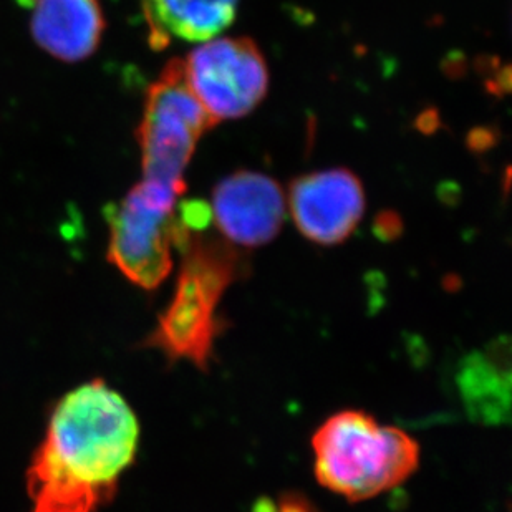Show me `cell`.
<instances>
[{
	"mask_svg": "<svg viewBox=\"0 0 512 512\" xmlns=\"http://www.w3.org/2000/svg\"><path fill=\"white\" fill-rule=\"evenodd\" d=\"M214 125L186 82L183 60L168 63L150 87L138 128L143 181L183 196L184 171L199 138Z\"/></svg>",
	"mask_w": 512,
	"mask_h": 512,
	"instance_id": "5",
	"label": "cell"
},
{
	"mask_svg": "<svg viewBox=\"0 0 512 512\" xmlns=\"http://www.w3.org/2000/svg\"><path fill=\"white\" fill-rule=\"evenodd\" d=\"M211 214L232 246L254 249L281 232L287 201L279 183L266 174L237 171L214 189Z\"/></svg>",
	"mask_w": 512,
	"mask_h": 512,
	"instance_id": "8",
	"label": "cell"
},
{
	"mask_svg": "<svg viewBox=\"0 0 512 512\" xmlns=\"http://www.w3.org/2000/svg\"><path fill=\"white\" fill-rule=\"evenodd\" d=\"M140 423L103 380L83 383L58 401L27 469L30 512H97L115 498L135 461Z\"/></svg>",
	"mask_w": 512,
	"mask_h": 512,
	"instance_id": "1",
	"label": "cell"
},
{
	"mask_svg": "<svg viewBox=\"0 0 512 512\" xmlns=\"http://www.w3.org/2000/svg\"><path fill=\"white\" fill-rule=\"evenodd\" d=\"M315 478L350 503L398 488L420 466V445L362 410L330 416L312 436Z\"/></svg>",
	"mask_w": 512,
	"mask_h": 512,
	"instance_id": "3",
	"label": "cell"
},
{
	"mask_svg": "<svg viewBox=\"0 0 512 512\" xmlns=\"http://www.w3.org/2000/svg\"><path fill=\"white\" fill-rule=\"evenodd\" d=\"M252 512H319L309 499L300 494L287 493L277 501L259 499Z\"/></svg>",
	"mask_w": 512,
	"mask_h": 512,
	"instance_id": "12",
	"label": "cell"
},
{
	"mask_svg": "<svg viewBox=\"0 0 512 512\" xmlns=\"http://www.w3.org/2000/svg\"><path fill=\"white\" fill-rule=\"evenodd\" d=\"M155 47L171 39L206 42L236 19L239 0H141Z\"/></svg>",
	"mask_w": 512,
	"mask_h": 512,
	"instance_id": "10",
	"label": "cell"
},
{
	"mask_svg": "<svg viewBox=\"0 0 512 512\" xmlns=\"http://www.w3.org/2000/svg\"><path fill=\"white\" fill-rule=\"evenodd\" d=\"M178 193L141 179L107 216L108 261L141 289H158L173 269L176 249L188 228L179 219Z\"/></svg>",
	"mask_w": 512,
	"mask_h": 512,
	"instance_id": "4",
	"label": "cell"
},
{
	"mask_svg": "<svg viewBox=\"0 0 512 512\" xmlns=\"http://www.w3.org/2000/svg\"><path fill=\"white\" fill-rule=\"evenodd\" d=\"M499 380H501V375L488 358H471L461 375L464 397L468 398L469 406H473L474 410H479L486 401V393L491 395L496 405H501Z\"/></svg>",
	"mask_w": 512,
	"mask_h": 512,
	"instance_id": "11",
	"label": "cell"
},
{
	"mask_svg": "<svg viewBox=\"0 0 512 512\" xmlns=\"http://www.w3.org/2000/svg\"><path fill=\"white\" fill-rule=\"evenodd\" d=\"M178 251L183 261L173 299L143 345L160 350L171 362L186 360L208 370L223 329L219 305L241 276V254L224 237L204 231L189 232Z\"/></svg>",
	"mask_w": 512,
	"mask_h": 512,
	"instance_id": "2",
	"label": "cell"
},
{
	"mask_svg": "<svg viewBox=\"0 0 512 512\" xmlns=\"http://www.w3.org/2000/svg\"><path fill=\"white\" fill-rule=\"evenodd\" d=\"M184 77L214 123L249 115L266 97L269 70L251 39H211L183 60Z\"/></svg>",
	"mask_w": 512,
	"mask_h": 512,
	"instance_id": "6",
	"label": "cell"
},
{
	"mask_svg": "<svg viewBox=\"0 0 512 512\" xmlns=\"http://www.w3.org/2000/svg\"><path fill=\"white\" fill-rule=\"evenodd\" d=\"M287 206L302 236L320 246H335L362 221L365 191L352 171H317L292 181Z\"/></svg>",
	"mask_w": 512,
	"mask_h": 512,
	"instance_id": "7",
	"label": "cell"
},
{
	"mask_svg": "<svg viewBox=\"0 0 512 512\" xmlns=\"http://www.w3.org/2000/svg\"><path fill=\"white\" fill-rule=\"evenodd\" d=\"M35 44L62 62H82L102 42L105 19L98 0H32Z\"/></svg>",
	"mask_w": 512,
	"mask_h": 512,
	"instance_id": "9",
	"label": "cell"
}]
</instances>
